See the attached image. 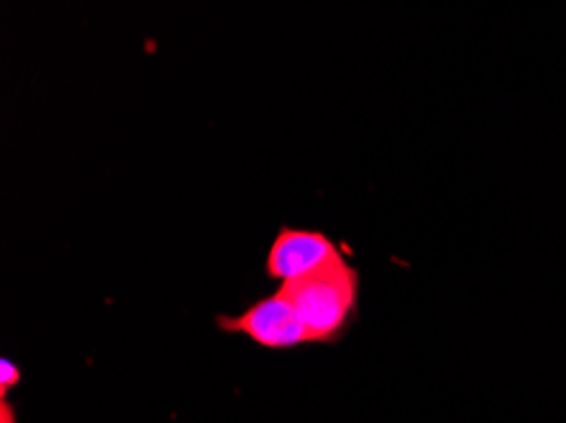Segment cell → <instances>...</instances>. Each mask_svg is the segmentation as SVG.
<instances>
[{"label":"cell","instance_id":"cell-1","mask_svg":"<svg viewBox=\"0 0 566 423\" xmlns=\"http://www.w3.org/2000/svg\"><path fill=\"white\" fill-rule=\"evenodd\" d=\"M285 297L293 302L311 342H336L348 330L358 313L361 297V274L356 266L338 256L323 269L303 276V279L280 284Z\"/></svg>","mask_w":566,"mask_h":423},{"label":"cell","instance_id":"cell-2","mask_svg":"<svg viewBox=\"0 0 566 423\" xmlns=\"http://www.w3.org/2000/svg\"><path fill=\"white\" fill-rule=\"evenodd\" d=\"M217 325L227 335H244L247 340H252L264 350H290L311 342L293 302L285 297L282 289L254 302L242 315H219Z\"/></svg>","mask_w":566,"mask_h":423},{"label":"cell","instance_id":"cell-3","mask_svg":"<svg viewBox=\"0 0 566 423\" xmlns=\"http://www.w3.org/2000/svg\"><path fill=\"white\" fill-rule=\"evenodd\" d=\"M338 256H343L340 246L328 233L317 229L282 226L268 252L264 272L274 282L290 284L323 269L325 264L336 262Z\"/></svg>","mask_w":566,"mask_h":423},{"label":"cell","instance_id":"cell-4","mask_svg":"<svg viewBox=\"0 0 566 423\" xmlns=\"http://www.w3.org/2000/svg\"><path fill=\"white\" fill-rule=\"evenodd\" d=\"M23 381L21 368L13 360H0V395H11L13 388H19Z\"/></svg>","mask_w":566,"mask_h":423},{"label":"cell","instance_id":"cell-5","mask_svg":"<svg viewBox=\"0 0 566 423\" xmlns=\"http://www.w3.org/2000/svg\"><path fill=\"white\" fill-rule=\"evenodd\" d=\"M0 423H19L8 395H0Z\"/></svg>","mask_w":566,"mask_h":423}]
</instances>
